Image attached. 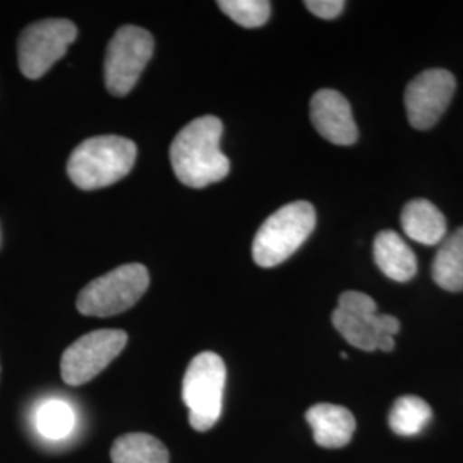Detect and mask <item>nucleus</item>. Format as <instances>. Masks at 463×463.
I'll return each mask as SVG.
<instances>
[{
	"instance_id": "obj_1",
	"label": "nucleus",
	"mask_w": 463,
	"mask_h": 463,
	"mask_svg": "<svg viewBox=\"0 0 463 463\" xmlns=\"http://www.w3.org/2000/svg\"><path fill=\"white\" fill-rule=\"evenodd\" d=\"M223 124L215 116L194 118L170 145V164L177 179L194 189L223 181L231 162L220 149Z\"/></svg>"
},
{
	"instance_id": "obj_2",
	"label": "nucleus",
	"mask_w": 463,
	"mask_h": 463,
	"mask_svg": "<svg viewBox=\"0 0 463 463\" xmlns=\"http://www.w3.org/2000/svg\"><path fill=\"white\" fill-rule=\"evenodd\" d=\"M137 156L131 139L120 136H97L83 141L67 162V174L72 184L83 191L109 187L124 179Z\"/></svg>"
},
{
	"instance_id": "obj_3",
	"label": "nucleus",
	"mask_w": 463,
	"mask_h": 463,
	"mask_svg": "<svg viewBox=\"0 0 463 463\" xmlns=\"http://www.w3.org/2000/svg\"><path fill=\"white\" fill-rule=\"evenodd\" d=\"M331 323L352 347L364 352H392L400 321L395 316L378 315V306L363 292L348 290L338 298Z\"/></svg>"
},
{
	"instance_id": "obj_4",
	"label": "nucleus",
	"mask_w": 463,
	"mask_h": 463,
	"mask_svg": "<svg viewBox=\"0 0 463 463\" xmlns=\"http://www.w3.org/2000/svg\"><path fill=\"white\" fill-rule=\"evenodd\" d=\"M316 227L315 206L307 201L285 204L265 223L252 242V260L261 268H273L287 261L313 233Z\"/></svg>"
},
{
	"instance_id": "obj_5",
	"label": "nucleus",
	"mask_w": 463,
	"mask_h": 463,
	"mask_svg": "<svg viewBox=\"0 0 463 463\" xmlns=\"http://www.w3.org/2000/svg\"><path fill=\"white\" fill-rule=\"evenodd\" d=\"M227 367L215 352H201L187 367L183 400L189 409V424L198 432L215 428L223 411Z\"/></svg>"
},
{
	"instance_id": "obj_6",
	"label": "nucleus",
	"mask_w": 463,
	"mask_h": 463,
	"mask_svg": "<svg viewBox=\"0 0 463 463\" xmlns=\"http://www.w3.org/2000/svg\"><path fill=\"white\" fill-rule=\"evenodd\" d=\"M149 273L143 265H122L90 281L80 292L76 306L84 316L110 317L131 309L148 290Z\"/></svg>"
},
{
	"instance_id": "obj_7",
	"label": "nucleus",
	"mask_w": 463,
	"mask_h": 463,
	"mask_svg": "<svg viewBox=\"0 0 463 463\" xmlns=\"http://www.w3.org/2000/svg\"><path fill=\"white\" fill-rule=\"evenodd\" d=\"M76 38L78 28L69 19H42L24 28L17 40V64L23 76L28 80L45 76Z\"/></svg>"
},
{
	"instance_id": "obj_8",
	"label": "nucleus",
	"mask_w": 463,
	"mask_h": 463,
	"mask_svg": "<svg viewBox=\"0 0 463 463\" xmlns=\"http://www.w3.org/2000/svg\"><path fill=\"white\" fill-rule=\"evenodd\" d=\"M155 50V40L146 30L122 26L109 43L105 55V84L110 95L131 93Z\"/></svg>"
},
{
	"instance_id": "obj_9",
	"label": "nucleus",
	"mask_w": 463,
	"mask_h": 463,
	"mask_svg": "<svg viewBox=\"0 0 463 463\" xmlns=\"http://www.w3.org/2000/svg\"><path fill=\"white\" fill-rule=\"evenodd\" d=\"M128 345V333L122 330H97L86 333L61 359L62 380L71 386H81L95 380L103 369L120 355Z\"/></svg>"
},
{
	"instance_id": "obj_10",
	"label": "nucleus",
	"mask_w": 463,
	"mask_h": 463,
	"mask_svg": "<svg viewBox=\"0 0 463 463\" xmlns=\"http://www.w3.org/2000/svg\"><path fill=\"white\" fill-rule=\"evenodd\" d=\"M457 88L455 76L445 69H430L415 76L405 90V109L411 126L430 129L447 112Z\"/></svg>"
},
{
	"instance_id": "obj_11",
	"label": "nucleus",
	"mask_w": 463,
	"mask_h": 463,
	"mask_svg": "<svg viewBox=\"0 0 463 463\" xmlns=\"http://www.w3.org/2000/svg\"><path fill=\"white\" fill-rule=\"evenodd\" d=\"M311 120L316 131L338 146L355 145L357 124L348 99L336 90H319L311 99Z\"/></svg>"
},
{
	"instance_id": "obj_12",
	"label": "nucleus",
	"mask_w": 463,
	"mask_h": 463,
	"mask_svg": "<svg viewBox=\"0 0 463 463\" xmlns=\"http://www.w3.org/2000/svg\"><path fill=\"white\" fill-rule=\"evenodd\" d=\"M306 420L321 448L347 447L355 432V417L342 405L316 403L306 412Z\"/></svg>"
},
{
	"instance_id": "obj_13",
	"label": "nucleus",
	"mask_w": 463,
	"mask_h": 463,
	"mask_svg": "<svg viewBox=\"0 0 463 463\" xmlns=\"http://www.w3.org/2000/svg\"><path fill=\"white\" fill-rule=\"evenodd\" d=\"M403 232L424 246H436L447 239V218L428 199H412L400 216Z\"/></svg>"
},
{
	"instance_id": "obj_14",
	"label": "nucleus",
	"mask_w": 463,
	"mask_h": 463,
	"mask_svg": "<svg viewBox=\"0 0 463 463\" xmlns=\"http://www.w3.org/2000/svg\"><path fill=\"white\" fill-rule=\"evenodd\" d=\"M374 261L390 280H412L417 273L414 250L395 231H383L374 239Z\"/></svg>"
},
{
	"instance_id": "obj_15",
	"label": "nucleus",
	"mask_w": 463,
	"mask_h": 463,
	"mask_svg": "<svg viewBox=\"0 0 463 463\" xmlns=\"http://www.w3.org/2000/svg\"><path fill=\"white\" fill-rule=\"evenodd\" d=\"M432 279L448 292H463V227L447 237L436 252Z\"/></svg>"
},
{
	"instance_id": "obj_16",
	"label": "nucleus",
	"mask_w": 463,
	"mask_h": 463,
	"mask_svg": "<svg viewBox=\"0 0 463 463\" xmlns=\"http://www.w3.org/2000/svg\"><path fill=\"white\" fill-rule=\"evenodd\" d=\"M112 463H168L165 445L146 432H129L117 438L110 449Z\"/></svg>"
},
{
	"instance_id": "obj_17",
	"label": "nucleus",
	"mask_w": 463,
	"mask_h": 463,
	"mask_svg": "<svg viewBox=\"0 0 463 463\" xmlns=\"http://www.w3.org/2000/svg\"><path fill=\"white\" fill-rule=\"evenodd\" d=\"M33 420L38 434L50 441L66 439L78 424L74 409L61 398L43 400L34 411Z\"/></svg>"
},
{
	"instance_id": "obj_18",
	"label": "nucleus",
	"mask_w": 463,
	"mask_h": 463,
	"mask_svg": "<svg viewBox=\"0 0 463 463\" xmlns=\"http://www.w3.org/2000/svg\"><path fill=\"white\" fill-rule=\"evenodd\" d=\"M432 419L430 403L414 395L398 398L390 411V428L398 436H415L426 430Z\"/></svg>"
},
{
	"instance_id": "obj_19",
	"label": "nucleus",
	"mask_w": 463,
	"mask_h": 463,
	"mask_svg": "<svg viewBox=\"0 0 463 463\" xmlns=\"http://www.w3.org/2000/svg\"><path fill=\"white\" fill-rule=\"evenodd\" d=\"M216 5L242 28L265 26L271 14V4L266 0H220Z\"/></svg>"
},
{
	"instance_id": "obj_20",
	"label": "nucleus",
	"mask_w": 463,
	"mask_h": 463,
	"mask_svg": "<svg viewBox=\"0 0 463 463\" xmlns=\"http://www.w3.org/2000/svg\"><path fill=\"white\" fill-rule=\"evenodd\" d=\"M304 5L307 7L309 13H313L315 16L321 19H335L345 9L344 0H307L304 2Z\"/></svg>"
}]
</instances>
